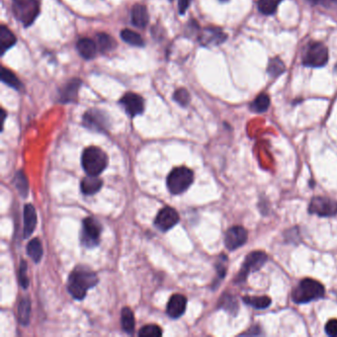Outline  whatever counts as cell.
Masks as SVG:
<instances>
[{"mask_svg": "<svg viewBox=\"0 0 337 337\" xmlns=\"http://www.w3.org/2000/svg\"><path fill=\"white\" fill-rule=\"evenodd\" d=\"M98 283V277L95 272L84 266H78L69 275L67 289L69 294L76 299L82 300L86 296L87 290Z\"/></svg>", "mask_w": 337, "mask_h": 337, "instance_id": "6da1fadb", "label": "cell"}, {"mask_svg": "<svg viewBox=\"0 0 337 337\" xmlns=\"http://www.w3.org/2000/svg\"><path fill=\"white\" fill-rule=\"evenodd\" d=\"M324 285L311 278L303 279L294 288L292 292V300L295 304H308L312 300L322 299L325 296Z\"/></svg>", "mask_w": 337, "mask_h": 337, "instance_id": "7a4b0ae2", "label": "cell"}, {"mask_svg": "<svg viewBox=\"0 0 337 337\" xmlns=\"http://www.w3.org/2000/svg\"><path fill=\"white\" fill-rule=\"evenodd\" d=\"M81 163L87 175L98 176L107 167L108 157L107 154L99 148L90 147L83 151Z\"/></svg>", "mask_w": 337, "mask_h": 337, "instance_id": "3957f363", "label": "cell"}, {"mask_svg": "<svg viewBox=\"0 0 337 337\" xmlns=\"http://www.w3.org/2000/svg\"><path fill=\"white\" fill-rule=\"evenodd\" d=\"M194 181V173L185 166L176 167L167 176L166 184L169 192L173 195L184 193Z\"/></svg>", "mask_w": 337, "mask_h": 337, "instance_id": "277c9868", "label": "cell"}, {"mask_svg": "<svg viewBox=\"0 0 337 337\" xmlns=\"http://www.w3.org/2000/svg\"><path fill=\"white\" fill-rule=\"evenodd\" d=\"M12 11L19 22L24 27H29L40 14V2L39 0H12Z\"/></svg>", "mask_w": 337, "mask_h": 337, "instance_id": "5b68a950", "label": "cell"}, {"mask_svg": "<svg viewBox=\"0 0 337 337\" xmlns=\"http://www.w3.org/2000/svg\"><path fill=\"white\" fill-rule=\"evenodd\" d=\"M328 62V50L323 43L312 42L304 50L303 63L309 67H323Z\"/></svg>", "mask_w": 337, "mask_h": 337, "instance_id": "8992f818", "label": "cell"}, {"mask_svg": "<svg viewBox=\"0 0 337 337\" xmlns=\"http://www.w3.org/2000/svg\"><path fill=\"white\" fill-rule=\"evenodd\" d=\"M268 259L267 254L263 251H252L245 257L241 265V269L238 272L235 282L242 283L246 280L249 275L258 271Z\"/></svg>", "mask_w": 337, "mask_h": 337, "instance_id": "52a82bcc", "label": "cell"}, {"mask_svg": "<svg viewBox=\"0 0 337 337\" xmlns=\"http://www.w3.org/2000/svg\"><path fill=\"white\" fill-rule=\"evenodd\" d=\"M100 223L94 218H86L83 221L82 233H81V241L86 247H94L98 244L100 238Z\"/></svg>", "mask_w": 337, "mask_h": 337, "instance_id": "ba28073f", "label": "cell"}, {"mask_svg": "<svg viewBox=\"0 0 337 337\" xmlns=\"http://www.w3.org/2000/svg\"><path fill=\"white\" fill-rule=\"evenodd\" d=\"M309 212L323 218L334 217L337 215V202L326 197H314L310 203Z\"/></svg>", "mask_w": 337, "mask_h": 337, "instance_id": "9c48e42d", "label": "cell"}, {"mask_svg": "<svg viewBox=\"0 0 337 337\" xmlns=\"http://www.w3.org/2000/svg\"><path fill=\"white\" fill-rule=\"evenodd\" d=\"M249 238L247 230L239 225L232 226L225 233V247L228 250H236L242 246Z\"/></svg>", "mask_w": 337, "mask_h": 337, "instance_id": "30bf717a", "label": "cell"}, {"mask_svg": "<svg viewBox=\"0 0 337 337\" xmlns=\"http://www.w3.org/2000/svg\"><path fill=\"white\" fill-rule=\"evenodd\" d=\"M226 38V34L220 28L207 27L201 31L198 40L201 45L205 47H212L221 45L225 42Z\"/></svg>", "mask_w": 337, "mask_h": 337, "instance_id": "8fae6325", "label": "cell"}, {"mask_svg": "<svg viewBox=\"0 0 337 337\" xmlns=\"http://www.w3.org/2000/svg\"><path fill=\"white\" fill-rule=\"evenodd\" d=\"M121 105L125 108L126 112L131 117L140 115L145 110V101L144 99L133 92H128L121 98Z\"/></svg>", "mask_w": 337, "mask_h": 337, "instance_id": "7c38bea8", "label": "cell"}, {"mask_svg": "<svg viewBox=\"0 0 337 337\" xmlns=\"http://www.w3.org/2000/svg\"><path fill=\"white\" fill-rule=\"evenodd\" d=\"M83 124L88 129L104 132L108 128V120L102 111L92 109L83 115Z\"/></svg>", "mask_w": 337, "mask_h": 337, "instance_id": "4fadbf2b", "label": "cell"}, {"mask_svg": "<svg viewBox=\"0 0 337 337\" xmlns=\"http://www.w3.org/2000/svg\"><path fill=\"white\" fill-rule=\"evenodd\" d=\"M178 222H179L178 212L170 207H164L157 214L154 223L159 229H162L163 232H166L177 225Z\"/></svg>", "mask_w": 337, "mask_h": 337, "instance_id": "5bb4252c", "label": "cell"}, {"mask_svg": "<svg viewBox=\"0 0 337 337\" xmlns=\"http://www.w3.org/2000/svg\"><path fill=\"white\" fill-rule=\"evenodd\" d=\"M81 85V80L78 78L70 79L60 89L59 101L63 104L77 102L78 99V90Z\"/></svg>", "mask_w": 337, "mask_h": 337, "instance_id": "9a60e30c", "label": "cell"}, {"mask_svg": "<svg viewBox=\"0 0 337 337\" xmlns=\"http://www.w3.org/2000/svg\"><path fill=\"white\" fill-rule=\"evenodd\" d=\"M187 299L180 294L173 295L167 304L166 312L172 318H178L184 314L186 311Z\"/></svg>", "mask_w": 337, "mask_h": 337, "instance_id": "2e32d148", "label": "cell"}, {"mask_svg": "<svg viewBox=\"0 0 337 337\" xmlns=\"http://www.w3.org/2000/svg\"><path fill=\"white\" fill-rule=\"evenodd\" d=\"M23 222H24L23 237L27 238L33 234V232L35 230L36 225H37V212H36V210L33 205L27 204L24 207Z\"/></svg>", "mask_w": 337, "mask_h": 337, "instance_id": "e0dca14e", "label": "cell"}, {"mask_svg": "<svg viewBox=\"0 0 337 337\" xmlns=\"http://www.w3.org/2000/svg\"><path fill=\"white\" fill-rule=\"evenodd\" d=\"M76 49L78 54L84 60H92L95 58L97 52V45L96 42L92 41L89 38H81L78 40L76 44Z\"/></svg>", "mask_w": 337, "mask_h": 337, "instance_id": "ac0fdd59", "label": "cell"}, {"mask_svg": "<svg viewBox=\"0 0 337 337\" xmlns=\"http://www.w3.org/2000/svg\"><path fill=\"white\" fill-rule=\"evenodd\" d=\"M131 19L133 25L137 28H146L149 24V12L145 5L143 4H136L132 8Z\"/></svg>", "mask_w": 337, "mask_h": 337, "instance_id": "d6986e66", "label": "cell"}, {"mask_svg": "<svg viewBox=\"0 0 337 337\" xmlns=\"http://www.w3.org/2000/svg\"><path fill=\"white\" fill-rule=\"evenodd\" d=\"M102 185H103V182L97 176L88 175L85 178L82 179V181L80 183V189L83 194L90 196V195H94L95 193H97L100 190Z\"/></svg>", "mask_w": 337, "mask_h": 337, "instance_id": "ffe728a7", "label": "cell"}, {"mask_svg": "<svg viewBox=\"0 0 337 337\" xmlns=\"http://www.w3.org/2000/svg\"><path fill=\"white\" fill-rule=\"evenodd\" d=\"M17 43V39L13 34L12 31L8 29L6 26L2 25L0 27V48H1V55H3L7 50L12 48L13 46Z\"/></svg>", "mask_w": 337, "mask_h": 337, "instance_id": "44dd1931", "label": "cell"}, {"mask_svg": "<svg viewBox=\"0 0 337 337\" xmlns=\"http://www.w3.org/2000/svg\"><path fill=\"white\" fill-rule=\"evenodd\" d=\"M96 45L102 52L111 51L117 47L115 39L106 33H98L96 35Z\"/></svg>", "mask_w": 337, "mask_h": 337, "instance_id": "7402d4cb", "label": "cell"}, {"mask_svg": "<svg viewBox=\"0 0 337 337\" xmlns=\"http://www.w3.org/2000/svg\"><path fill=\"white\" fill-rule=\"evenodd\" d=\"M121 325L127 333H133L135 330V316L131 309L124 308L121 313Z\"/></svg>", "mask_w": 337, "mask_h": 337, "instance_id": "603a6c76", "label": "cell"}, {"mask_svg": "<svg viewBox=\"0 0 337 337\" xmlns=\"http://www.w3.org/2000/svg\"><path fill=\"white\" fill-rule=\"evenodd\" d=\"M243 301L249 305L250 307L254 308V309H257V310H264V309H267L272 300L270 298L268 297H265V296H262V297H250V296H245L243 297Z\"/></svg>", "mask_w": 337, "mask_h": 337, "instance_id": "cb8c5ba5", "label": "cell"}, {"mask_svg": "<svg viewBox=\"0 0 337 337\" xmlns=\"http://www.w3.org/2000/svg\"><path fill=\"white\" fill-rule=\"evenodd\" d=\"M27 253L35 262H39L43 256L42 242L38 238L32 239L27 245Z\"/></svg>", "mask_w": 337, "mask_h": 337, "instance_id": "d4e9b609", "label": "cell"}, {"mask_svg": "<svg viewBox=\"0 0 337 337\" xmlns=\"http://www.w3.org/2000/svg\"><path fill=\"white\" fill-rule=\"evenodd\" d=\"M270 106V98L267 94L262 93L258 95L250 105L251 111L254 113H264L268 110Z\"/></svg>", "mask_w": 337, "mask_h": 337, "instance_id": "484cf974", "label": "cell"}, {"mask_svg": "<svg viewBox=\"0 0 337 337\" xmlns=\"http://www.w3.org/2000/svg\"><path fill=\"white\" fill-rule=\"evenodd\" d=\"M1 80L8 86L14 88L16 90H19L23 86L21 81L19 80V78L14 75L11 70H9L5 67H2V69H1Z\"/></svg>", "mask_w": 337, "mask_h": 337, "instance_id": "4316f807", "label": "cell"}, {"mask_svg": "<svg viewBox=\"0 0 337 337\" xmlns=\"http://www.w3.org/2000/svg\"><path fill=\"white\" fill-rule=\"evenodd\" d=\"M121 38L124 40V42L135 47H143L145 45L144 39L137 32L132 31L130 29H124L121 32Z\"/></svg>", "mask_w": 337, "mask_h": 337, "instance_id": "83f0119b", "label": "cell"}, {"mask_svg": "<svg viewBox=\"0 0 337 337\" xmlns=\"http://www.w3.org/2000/svg\"><path fill=\"white\" fill-rule=\"evenodd\" d=\"M31 316V303L28 299H23L18 307V320L20 324L27 325L30 322Z\"/></svg>", "mask_w": 337, "mask_h": 337, "instance_id": "f1b7e54d", "label": "cell"}, {"mask_svg": "<svg viewBox=\"0 0 337 337\" xmlns=\"http://www.w3.org/2000/svg\"><path fill=\"white\" fill-rule=\"evenodd\" d=\"M14 185H15V188L17 189V191L20 193L21 196L27 197V195L29 193V183H28L25 173L22 170L18 171L15 174Z\"/></svg>", "mask_w": 337, "mask_h": 337, "instance_id": "f546056e", "label": "cell"}, {"mask_svg": "<svg viewBox=\"0 0 337 337\" xmlns=\"http://www.w3.org/2000/svg\"><path fill=\"white\" fill-rule=\"evenodd\" d=\"M285 69H286V67H285L284 63L279 58H273L269 62L267 72L272 78H276V77L283 75Z\"/></svg>", "mask_w": 337, "mask_h": 337, "instance_id": "4dcf8cb0", "label": "cell"}, {"mask_svg": "<svg viewBox=\"0 0 337 337\" xmlns=\"http://www.w3.org/2000/svg\"><path fill=\"white\" fill-rule=\"evenodd\" d=\"M282 0H258V10L264 15H272Z\"/></svg>", "mask_w": 337, "mask_h": 337, "instance_id": "1f68e13d", "label": "cell"}, {"mask_svg": "<svg viewBox=\"0 0 337 337\" xmlns=\"http://www.w3.org/2000/svg\"><path fill=\"white\" fill-rule=\"evenodd\" d=\"M220 307L225 309V311L230 312V313H237L238 311V304H237V299L234 296L230 295H225L222 300Z\"/></svg>", "mask_w": 337, "mask_h": 337, "instance_id": "d6a6232c", "label": "cell"}, {"mask_svg": "<svg viewBox=\"0 0 337 337\" xmlns=\"http://www.w3.org/2000/svg\"><path fill=\"white\" fill-rule=\"evenodd\" d=\"M138 335L143 337H158L163 335L162 328L156 325H145L140 328Z\"/></svg>", "mask_w": 337, "mask_h": 337, "instance_id": "836d02e7", "label": "cell"}, {"mask_svg": "<svg viewBox=\"0 0 337 337\" xmlns=\"http://www.w3.org/2000/svg\"><path fill=\"white\" fill-rule=\"evenodd\" d=\"M173 99L175 102H177L180 106L186 107L189 102H190V94L186 89L184 88H180L177 89L173 94Z\"/></svg>", "mask_w": 337, "mask_h": 337, "instance_id": "e575fe53", "label": "cell"}, {"mask_svg": "<svg viewBox=\"0 0 337 337\" xmlns=\"http://www.w3.org/2000/svg\"><path fill=\"white\" fill-rule=\"evenodd\" d=\"M19 281L21 286L26 289L29 286V278L27 277V262L22 260L20 263V269H19Z\"/></svg>", "mask_w": 337, "mask_h": 337, "instance_id": "d590c367", "label": "cell"}, {"mask_svg": "<svg viewBox=\"0 0 337 337\" xmlns=\"http://www.w3.org/2000/svg\"><path fill=\"white\" fill-rule=\"evenodd\" d=\"M325 329L328 336L337 337V320H330L327 322Z\"/></svg>", "mask_w": 337, "mask_h": 337, "instance_id": "8d00e7d4", "label": "cell"}, {"mask_svg": "<svg viewBox=\"0 0 337 337\" xmlns=\"http://www.w3.org/2000/svg\"><path fill=\"white\" fill-rule=\"evenodd\" d=\"M190 3H191V0H179V2H178V8H179V13L181 15L185 14L188 7H189V5H190Z\"/></svg>", "mask_w": 337, "mask_h": 337, "instance_id": "74e56055", "label": "cell"}, {"mask_svg": "<svg viewBox=\"0 0 337 337\" xmlns=\"http://www.w3.org/2000/svg\"><path fill=\"white\" fill-rule=\"evenodd\" d=\"M312 5H317V4H325V2L329 0H308Z\"/></svg>", "mask_w": 337, "mask_h": 337, "instance_id": "f35d334b", "label": "cell"}, {"mask_svg": "<svg viewBox=\"0 0 337 337\" xmlns=\"http://www.w3.org/2000/svg\"><path fill=\"white\" fill-rule=\"evenodd\" d=\"M220 1H222V2H226V1H228V0H220Z\"/></svg>", "mask_w": 337, "mask_h": 337, "instance_id": "ab89813d", "label": "cell"}, {"mask_svg": "<svg viewBox=\"0 0 337 337\" xmlns=\"http://www.w3.org/2000/svg\"><path fill=\"white\" fill-rule=\"evenodd\" d=\"M335 73H336L337 74V64H336V66H335Z\"/></svg>", "mask_w": 337, "mask_h": 337, "instance_id": "60d3db41", "label": "cell"}, {"mask_svg": "<svg viewBox=\"0 0 337 337\" xmlns=\"http://www.w3.org/2000/svg\"><path fill=\"white\" fill-rule=\"evenodd\" d=\"M329 1H337V0H329Z\"/></svg>", "mask_w": 337, "mask_h": 337, "instance_id": "b9f144b4", "label": "cell"}, {"mask_svg": "<svg viewBox=\"0 0 337 337\" xmlns=\"http://www.w3.org/2000/svg\"><path fill=\"white\" fill-rule=\"evenodd\" d=\"M170 1H172V0H170Z\"/></svg>", "mask_w": 337, "mask_h": 337, "instance_id": "7bdbcfd3", "label": "cell"}]
</instances>
